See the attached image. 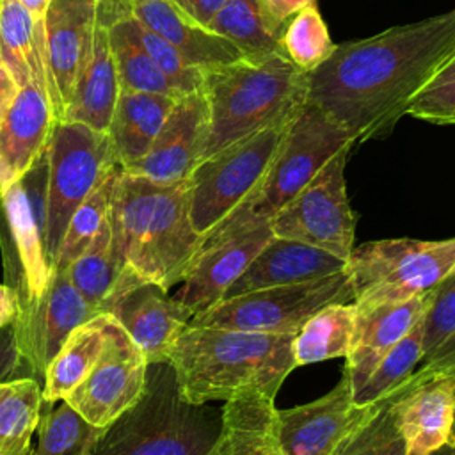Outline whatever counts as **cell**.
<instances>
[{
    "label": "cell",
    "mask_w": 455,
    "mask_h": 455,
    "mask_svg": "<svg viewBox=\"0 0 455 455\" xmlns=\"http://www.w3.org/2000/svg\"><path fill=\"white\" fill-rule=\"evenodd\" d=\"M455 53V9L336 44L307 73L306 101L355 144L386 137L412 98Z\"/></svg>",
    "instance_id": "obj_1"
},
{
    "label": "cell",
    "mask_w": 455,
    "mask_h": 455,
    "mask_svg": "<svg viewBox=\"0 0 455 455\" xmlns=\"http://www.w3.org/2000/svg\"><path fill=\"white\" fill-rule=\"evenodd\" d=\"M108 220L119 272L165 290L183 283L204 242L190 220L188 180L158 183L119 169Z\"/></svg>",
    "instance_id": "obj_2"
},
{
    "label": "cell",
    "mask_w": 455,
    "mask_h": 455,
    "mask_svg": "<svg viewBox=\"0 0 455 455\" xmlns=\"http://www.w3.org/2000/svg\"><path fill=\"white\" fill-rule=\"evenodd\" d=\"M293 336L190 323L176 339L169 363L190 403L231 400L247 393L275 398L295 368Z\"/></svg>",
    "instance_id": "obj_3"
},
{
    "label": "cell",
    "mask_w": 455,
    "mask_h": 455,
    "mask_svg": "<svg viewBox=\"0 0 455 455\" xmlns=\"http://www.w3.org/2000/svg\"><path fill=\"white\" fill-rule=\"evenodd\" d=\"M307 73L284 52L204 71L210 130L203 158L274 123L290 119L306 101Z\"/></svg>",
    "instance_id": "obj_4"
},
{
    "label": "cell",
    "mask_w": 455,
    "mask_h": 455,
    "mask_svg": "<svg viewBox=\"0 0 455 455\" xmlns=\"http://www.w3.org/2000/svg\"><path fill=\"white\" fill-rule=\"evenodd\" d=\"M220 416L187 402L169 361L148 364L140 398L114 419L89 455H210Z\"/></svg>",
    "instance_id": "obj_5"
},
{
    "label": "cell",
    "mask_w": 455,
    "mask_h": 455,
    "mask_svg": "<svg viewBox=\"0 0 455 455\" xmlns=\"http://www.w3.org/2000/svg\"><path fill=\"white\" fill-rule=\"evenodd\" d=\"M354 137L320 108L304 101L254 194L229 215L208 238L224 236L245 228H256L288 204L343 148L354 146Z\"/></svg>",
    "instance_id": "obj_6"
},
{
    "label": "cell",
    "mask_w": 455,
    "mask_h": 455,
    "mask_svg": "<svg viewBox=\"0 0 455 455\" xmlns=\"http://www.w3.org/2000/svg\"><path fill=\"white\" fill-rule=\"evenodd\" d=\"M357 313L430 291L455 270V238H387L354 247L345 267Z\"/></svg>",
    "instance_id": "obj_7"
},
{
    "label": "cell",
    "mask_w": 455,
    "mask_h": 455,
    "mask_svg": "<svg viewBox=\"0 0 455 455\" xmlns=\"http://www.w3.org/2000/svg\"><path fill=\"white\" fill-rule=\"evenodd\" d=\"M48 146L30 169L0 192V256L4 283L18 297V316L46 290L53 268L46 256Z\"/></svg>",
    "instance_id": "obj_8"
},
{
    "label": "cell",
    "mask_w": 455,
    "mask_h": 455,
    "mask_svg": "<svg viewBox=\"0 0 455 455\" xmlns=\"http://www.w3.org/2000/svg\"><path fill=\"white\" fill-rule=\"evenodd\" d=\"M291 119L261 128L196 165L188 176L190 220L203 240L254 194Z\"/></svg>",
    "instance_id": "obj_9"
},
{
    "label": "cell",
    "mask_w": 455,
    "mask_h": 455,
    "mask_svg": "<svg viewBox=\"0 0 455 455\" xmlns=\"http://www.w3.org/2000/svg\"><path fill=\"white\" fill-rule=\"evenodd\" d=\"M121 167L107 132L82 123L59 121L48 142L46 256L53 268L75 210L108 172Z\"/></svg>",
    "instance_id": "obj_10"
},
{
    "label": "cell",
    "mask_w": 455,
    "mask_h": 455,
    "mask_svg": "<svg viewBox=\"0 0 455 455\" xmlns=\"http://www.w3.org/2000/svg\"><path fill=\"white\" fill-rule=\"evenodd\" d=\"M354 302L347 270L286 286L228 297L194 315L190 323L295 336L300 327L329 304Z\"/></svg>",
    "instance_id": "obj_11"
},
{
    "label": "cell",
    "mask_w": 455,
    "mask_h": 455,
    "mask_svg": "<svg viewBox=\"0 0 455 455\" xmlns=\"http://www.w3.org/2000/svg\"><path fill=\"white\" fill-rule=\"evenodd\" d=\"M352 146L334 155L320 172L272 219L275 236L309 243L341 259L354 249L355 215L352 212L345 167Z\"/></svg>",
    "instance_id": "obj_12"
},
{
    "label": "cell",
    "mask_w": 455,
    "mask_h": 455,
    "mask_svg": "<svg viewBox=\"0 0 455 455\" xmlns=\"http://www.w3.org/2000/svg\"><path fill=\"white\" fill-rule=\"evenodd\" d=\"M167 291L121 270L110 295L100 307L126 331L148 364L169 361L176 339L194 316Z\"/></svg>",
    "instance_id": "obj_13"
},
{
    "label": "cell",
    "mask_w": 455,
    "mask_h": 455,
    "mask_svg": "<svg viewBox=\"0 0 455 455\" xmlns=\"http://www.w3.org/2000/svg\"><path fill=\"white\" fill-rule=\"evenodd\" d=\"M98 0H52L36 39L57 123L84 69L96 27Z\"/></svg>",
    "instance_id": "obj_14"
},
{
    "label": "cell",
    "mask_w": 455,
    "mask_h": 455,
    "mask_svg": "<svg viewBox=\"0 0 455 455\" xmlns=\"http://www.w3.org/2000/svg\"><path fill=\"white\" fill-rule=\"evenodd\" d=\"M146 373L148 361L144 354L126 331L114 322L100 361L64 400L87 421L107 428L140 398Z\"/></svg>",
    "instance_id": "obj_15"
},
{
    "label": "cell",
    "mask_w": 455,
    "mask_h": 455,
    "mask_svg": "<svg viewBox=\"0 0 455 455\" xmlns=\"http://www.w3.org/2000/svg\"><path fill=\"white\" fill-rule=\"evenodd\" d=\"M373 403H355L354 387L347 370L339 382L323 396L277 411L279 437L286 455H334L350 434L364 423Z\"/></svg>",
    "instance_id": "obj_16"
},
{
    "label": "cell",
    "mask_w": 455,
    "mask_h": 455,
    "mask_svg": "<svg viewBox=\"0 0 455 455\" xmlns=\"http://www.w3.org/2000/svg\"><path fill=\"white\" fill-rule=\"evenodd\" d=\"M73 286L64 268H53L39 302L12 323L18 352L30 377L39 382L68 336L98 315Z\"/></svg>",
    "instance_id": "obj_17"
},
{
    "label": "cell",
    "mask_w": 455,
    "mask_h": 455,
    "mask_svg": "<svg viewBox=\"0 0 455 455\" xmlns=\"http://www.w3.org/2000/svg\"><path fill=\"white\" fill-rule=\"evenodd\" d=\"M210 130L208 101L203 89L176 98L149 151L123 171L158 183L188 180L203 160Z\"/></svg>",
    "instance_id": "obj_18"
},
{
    "label": "cell",
    "mask_w": 455,
    "mask_h": 455,
    "mask_svg": "<svg viewBox=\"0 0 455 455\" xmlns=\"http://www.w3.org/2000/svg\"><path fill=\"white\" fill-rule=\"evenodd\" d=\"M272 236L270 222H267L204 240L174 299L194 315L212 307L224 299L229 286Z\"/></svg>",
    "instance_id": "obj_19"
},
{
    "label": "cell",
    "mask_w": 455,
    "mask_h": 455,
    "mask_svg": "<svg viewBox=\"0 0 455 455\" xmlns=\"http://www.w3.org/2000/svg\"><path fill=\"white\" fill-rule=\"evenodd\" d=\"M57 124L44 78H32L0 123V192L20 180L46 149Z\"/></svg>",
    "instance_id": "obj_20"
},
{
    "label": "cell",
    "mask_w": 455,
    "mask_h": 455,
    "mask_svg": "<svg viewBox=\"0 0 455 455\" xmlns=\"http://www.w3.org/2000/svg\"><path fill=\"white\" fill-rule=\"evenodd\" d=\"M407 455H434L448 446L455 416V380L437 377L389 395Z\"/></svg>",
    "instance_id": "obj_21"
},
{
    "label": "cell",
    "mask_w": 455,
    "mask_h": 455,
    "mask_svg": "<svg viewBox=\"0 0 455 455\" xmlns=\"http://www.w3.org/2000/svg\"><path fill=\"white\" fill-rule=\"evenodd\" d=\"M345 267L347 259L323 249L274 235L242 275L229 286L224 299L325 277L345 270Z\"/></svg>",
    "instance_id": "obj_22"
},
{
    "label": "cell",
    "mask_w": 455,
    "mask_h": 455,
    "mask_svg": "<svg viewBox=\"0 0 455 455\" xmlns=\"http://www.w3.org/2000/svg\"><path fill=\"white\" fill-rule=\"evenodd\" d=\"M430 299L432 290L402 302L382 304L357 313L355 331L345 364L354 387V395L363 387L382 357L423 316Z\"/></svg>",
    "instance_id": "obj_23"
},
{
    "label": "cell",
    "mask_w": 455,
    "mask_h": 455,
    "mask_svg": "<svg viewBox=\"0 0 455 455\" xmlns=\"http://www.w3.org/2000/svg\"><path fill=\"white\" fill-rule=\"evenodd\" d=\"M128 9L132 18L171 43L201 71L245 59L238 46L188 20L171 0H128Z\"/></svg>",
    "instance_id": "obj_24"
},
{
    "label": "cell",
    "mask_w": 455,
    "mask_h": 455,
    "mask_svg": "<svg viewBox=\"0 0 455 455\" xmlns=\"http://www.w3.org/2000/svg\"><path fill=\"white\" fill-rule=\"evenodd\" d=\"M274 400L263 393L226 400L210 455H286Z\"/></svg>",
    "instance_id": "obj_25"
},
{
    "label": "cell",
    "mask_w": 455,
    "mask_h": 455,
    "mask_svg": "<svg viewBox=\"0 0 455 455\" xmlns=\"http://www.w3.org/2000/svg\"><path fill=\"white\" fill-rule=\"evenodd\" d=\"M119 92L121 87L110 50L108 30L96 16L91 55L75 82L60 121L82 123L94 130L107 132Z\"/></svg>",
    "instance_id": "obj_26"
},
{
    "label": "cell",
    "mask_w": 455,
    "mask_h": 455,
    "mask_svg": "<svg viewBox=\"0 0 455 455\" xmlns=\"http://www.w3.org/2000/svg\"><path fill=\"white\" fill-rule=\"evenodd\" d=\"M174 101V96L155 92H119L107 133L121 169L135 164L149 151Z\"/></svg>",
    "instance_id": "obj_27"
},
{
    "label": "cell",
    "mask_w": 455,
    "mask_h": 455,
    "mask_svg": "<svg viewBox=\"0 0 455 455\" xmlns=\"http://www.w3.org/2000/svg\"><path fill=\"white\" fill-rule=\"evenodd\" d=\"M114 322L112 315L101 311L68 336L43 375L44 403L64 400L91 373L108 343Z\"/></svg>",
    "instance_id": "obj_28"
},
{
    "label": "cell",
    "mask_w": 455,
    "mask_h": 455,
    "mask_svg": "<svg viewBox=\"0 0 455 455\" xmlns=\"http://www.w3.org/2000/svg\"><path fill=\"white\" fill-rule=\"evenodd\" d=\"M355 318L357 309L354 302L329 304L316 311L291 339L295 366L347 357L355 331Z\"/></svg>",
    "instance_id": "obj_29"
},
{
    "label": "cell",
    "mask_w": 455,
    "mask_h": 455,
    "mask_svg": "<svg viewBox=\"0 0 455 455\" xmlns=\"http://www.w3.org/2000/svg\"><path fill=\"white\" fill-rule=\"evenodd\" d=\"M41 414L43 387L36 377L0 382V455H30Z\"/></svg>",
    "instance_id": "obj_30"
},
{
    "label": "cell",
    "mask_w": 455,
    "mask_h": 455,
    "mask_svg": "<svg viewBox=\"0 0 455 455\" xmlns=\"http://www.w3.org/2000/svg\"><path fill=\"white\" fill-rule=\"evenodd\" d=\"M206 28L231 41L249 60L284 52L281 34L270 28L258 0H228Z\"/></svg>",
    "instance_id": "obj_31"
},
{
    "label": "cell",
    "mask_w": 455,
    "mask_h": 455,
    "mask_svg": "<svg viewBox=\"0 0 455 455\" xmlns=\"http://www.w3.org/2000/svg\"><path fill=\"white\" fill-rule=\"evenodd\" d=\"M0 55L20 89L32 78L46 80L34 20L20 0L0 2Z\"/></svg>",
    "instance_id": "obj_32"
},
{
    "label": "cell",
    "mask_w": 455,
    "mask_h": 455,
    "mask_svg": "<svg viewBox=\"0 0 455 455\" xmlns=\"http://www.w3.org/2000/svg\"><path fill=\"white\" fill-rule=\"evenodd\" d=\"M107 30L121 91L155 92L174 98L181 96L174 84L160 71L155 60L135 39L126 25V18L116 21Z\"/></svg>",
    "instance_id": "obj_33"
},
{
    "label": "cell",
    "mask_w": 455,
    "mask_h": 455,
    "mask_svg": "<svg viewBox=\"0 0 455 455\" xmlns=\"http://www.w3.org/2000/svg\"><path fill=\"white\" fill-rule=\"evenodd\" d=\"M44 403V402H43ZM37 425V446L32 455H89L105 428L87 421L66 400L57 407L44 403Z\"/></svg>",
    "instance_id": "obj_34"
},
{
    "label": "cell",
    "mask_w": 455,
    "mask_h": 455,
    "mask_svg": "<svg viewBox=\"0 0 455 455\" xmlns=\"http://www.w3.org/2000/svg\"><path fill=\"white\" fill-rule=\"evenodd\" d=\"M64 270L73 286L78 290V293L94 309L100 311L101 304L110 295L119 277V267L112 247V231L108 217L101 224L100 231L94 235L91 243L85 247V251Z\"/></svg>",
    "instance_id": "obj_35"
},
{
    "label": "cell",
    "mask_w": 455,
    "mask_h": 455,
    "mask_svg": "<svg viewBox=\"0 0 455 455\" xmlns=\"http://www.w3.org/2000/svg\"><path fill=\"white\" fill-rule=\"evenodd\" d=\"M423 318V316H421ZM418 320L414 327L382 357L379 366L354 395L355 403H373L389 396L423 361V320Z\"/></svg>",
    "instance_id": "obj_36"
},
{
    "label": "cell",
    "mask_w": 455,
    "mask_h": 455,
    "mask_svg": "<svg viewBox=\"0 0 455 455\" xmlns=\"http://www.w3.org/2000/svg\"><path fill=\"white\" fill-rule=\"evenodd\" d=\"M281 44L286 57L306 73L318 68L332 53L336 44L316 2L307 4L290 18L283 30Z\"/></svg>",
    "instance_id": "obj_37"
},
{
    "label": "cell",
    "mask_w": 455,
    "mask_h": 455,
    "mask_svg": "<svg viewBox=\"0 0 455 455\" xmlns=\"http://www.w3.org/2000/svg\"><path fill=\"white\" fill-rule=\"evenodd\" d=\"M121 167H116L112 172L105 176V180L91 192V196L75 210L64 238L59 247L57 261L53 268H66L69 267L91 243L94 235L100 231L101 224L108 217L110 199L114 183Z\"/></svg>",
    "instance_id": "obj_38"
},
{
    "label": "cell",
    "mask_w": 455,
    "mask_h": 455,
    "mask_svg": "<svg viewBox=\"0 0 455 455\" xmlns=\"http://www.w3.org/2000/svg\"><path fill=\"white\" fill-rule=\"evenodd\" d=\"M341 455H407L389 396L377 402L373 414L339 448Z\"/></svg>",
    "instance_id": "obj_39"
},
{
    "label": "cell",
    "mask_w": 455,
    "mask_h": 455,
    "mask_svg": "<svg viewBox=\"0 0 455 455\" xmlns=\"http://www.w3.org/2000/svg\"><path fill=\"white\" fill-rule=\"evenodd\" d=\"M126 25L135 36V39L140 43V46L160 68V71L174 84V87L181 94H188L203 89L204 71L188 64L185 57L171 43L162 39L158 34L151 32L148 27H144L140 21H137L132 16L126 18Z\"/></svg>",
    "instance_id": "obj_40"
},
{
    "label": "cell",
    "mask_w": 455,
    "mask_h": 455,
    "mask_svg": "<svg viewBox=\"0 0 455 455\" xmlns=\"http://www.w3.org/2000/svg\"><path fill=\"white\" fill-rule=\"evenodd\" d=\"M405 114L435 124H455V53L412 98Z\"/></svg>",
    "instance_id": "obj_41"
},
{
    "label": "cell",
    "mask_w": 455,
    "mask_h": 455,
    "mask_svg": "<svg viewBox=\"0 0 455 455\" xmlns=\"http://www.w3.org/2000/svg\"><path fill=\"white\" fill-rule=\"evenodd\" d=\"M421 320L427 357L455 332V270L432 288V299Z\"/></svg>",
    "instance_id": "obj_42"
},
{
    "label": "cell",
    "mask_w": 455,
    "mask_h": 455,
    "mask_svg": "<svg viewBox=\"0 0 455 455\" xmlns=\"http://www.w3.org/2000/svg\"><path fill=\"white\" fill-rule=\"evenodd\" d=\"M437 377L455 380V332L444 343H441L430 355H427L423 359V366H419L418 371H412L398 387H411L418 382Z\"/></svg>",
    "instance_id": "obj_43"
},
{
    "label": "cell",
    "mask_w": 455,
    "mask_h": 455,
    "mask_svg": "<svg viewBox=\"0 0 455 455\" xmlns=\"http://www.w3.org/2000/svg\"><path fill=\"white\" fill-rule=\"evenodd\" d=\"M23 370H27V366L18 352L12 325H9L0 331V382L14 377H21L20 373Z\"/></svg>",
    "instance_id": "obj_44"
},
{
    "label": "cell",
    "mask_w": 455,
    "mask_h": 455,
    "mask_svg": "<svg viewBox=\"0 0 455 455\" xmlns=\"http://www.w3.org/2000/svg\"><path fill=\"white\" fill-rule=\"evenodd\" d=\"M261 5V11L270 25V28L283 36V30L290 18L299 12L302 7H306L311 2L316 0H258Z\"/></svg>",
    "instance_id": "obj_45"
},
{
    "label": "cell",
    "mask_w": 455,
    "mask_h": 455,
    "mask_svg": "<svg viewBox=\"0 0 455 455\" xmlns=\"http://www.w3.org/2000/svg\"><path fill=\"white\" fill-rule=\"evenodd\" d=\"M188 20L201 27H208L213 16L224 7L228 0H171Z\"/></svg>",
    "instance_id": "obj_46"
},
{
    "label": "cell",
    "mask_w": 455,
    "mask_h": 455,
    "mask_svg": "<svg viewBox=\"0 0 455 455\" xmlns=\"http://www.w3.org/2000/svg\"><path fill=\"white\" fill-rule=\"evenodd\" d=\"M18 92H20V87L14 82L12 75L9 73L5 62L2 59V55H0V123L5 117L7 110L11 108L14 98L18 96Z\"/></svg>",
    "instance_id": "obj_47"
},
{
    "label": "cell",
    "mask_w": 455,
    "mask_h": 455,
    "mask_svg": "<svg viewBox=\"0 0 455 455\" xmlns=\"http://www.w3.org/2000/svg\"><path fill=\"white\" fill-rule=\"evenodd\" d=\"M16 318H18V297L5 283H0V331L12 325Z\"/></svg>",
    "instance_id": "obj_48"
},
{
    "label": "cell",
    "mask_w": 455,
    "mask_h": 455,
    "mask_svg": "<svg viewBox=\"0 0 455 455\" xmlns=\"http://www.w3.org/2000/svg\"><path fill=\"white\" fill-rule=\"evenodd\" d=\"M27 11L32 14V20H34V27H43V20H44V14H46V9L50 5L52 0H20Z\"/></svg>",
    "instance_id": "obj_49"
},
{
    "label": "cell",
    "mask_w": 455,
    "mask_h": 455,
    "mask_svg": "<svg viewBox=\"0 0 455 455\" xmlns=\"http://www.w3.org/2000/svg\"><path fill=\"white\" fill-rule=\"evenodd\" d=\"M448 446L455 448V416H453V423H451V432H450V441H448Z\"/></svg>",
    "instance_id": "obj_50"
},
{
    "label": "cell",
    "mask_w": 455,
    "mask_h": 455,
    "mask_svg": "<svg viewBox=\"0 0 455 455\" xmlns=\"http://www.w3.org/2000/svg\"><path fill=\"white\" fill-rule=\"evenodd\" d=\"M451 450H453V448H451V446H446V448H443V450H439V451H435V453H434V455H450V453H451Z\"/></svg>",
    "instance_id": "obj_51"
},
{
    "label": "cell",
    "mask_w": 455,
    "mask_h": 455,
    "mask_svg": "<svg viewBox=\"0 0 455 455\" xmlns=\"http://www.w3.org/2000/svg\"><path fill=\"white\" fill-rule=\"evenodd\" d=\"M339 448H341V446H339ZM334 455H341V451H339V450H338V451H336V453H334Z\"/></svg>",
    "instance_id": "obj_52"
},
{
    "label": "cell",
    "mask_w": 455,
    "mask_h": 455,
    "mask_svg": "<svg viewBox=\"0 0 455 455\" xmlns=\"http://www.w3.org/2000/svg\"><path fill=\"white\" fill-rule=\"evenodd\" d=\"M450 455H455V448H453V450H451V453H450Z\"/></svg>",
    "instance_id": "obj_53"
},
{
    "label": "cell",
    "mask_w": 455,
    "mask_h": 455,
    "mask_svg": "<svg viewBox=\"0 0 455 455\" xmlns=\"http://www.w3.org/2000/svg\"><path fill=\"white\" fill-rule=\"evenodd\" d=\"M32 453H34V451H32ZM32 453H30V455H32Z\"/></svg>",
    "instance_id": "obj_54"
},
{
    "label": "cell",
    "mask_w": 455,
    "mask_h": 455,
    "mask_svg": "<svg viewBox=\"0 0 455 455\" xmlns=\"http://www.w3.org/2000/svg\"><path fill=\"white\" fill-rule=\"evenodd\" d=\"M0 2H2V0H0Z\"/></svg>",
    "instance_id": "obj_55"
}]
</instances>
